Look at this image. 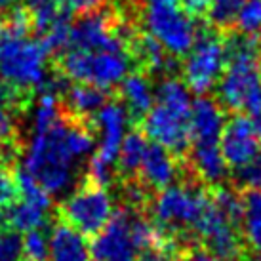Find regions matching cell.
<instances>
[{
	"label": "cell",
	"instance_id": "1",
	"mask_svg": "<svg viewBox=\"0 0 261 261\" xmlns=\"http://www.w3.org/2000/svg\"><path fill=\"white\" fill-rule=\"evenodd\" d=\"M33 21L27 8H12L0 17V80L23 94L44 88L48 54L31 38Z\"/></svg>",
	"mask_w": 261,
	"mask_h": 261
},
{
	"label": "cell",
	"instance_id": "2",
	"mask_svg": "<svg viewBox=\"0 0 261 261\" xmlns=\"http://www.w3.org/2000/svg\"><path fill=\"white\" fill-rule=\"evenodd\" d=\"M225 67L218 95L225 109L261 115V46L252 35L234 33L225 38Z\"/></svg>",
	"mask_w": 261,
	"mask_h": 261
},
{
	"label": "cell",
	"instance_id": "3",
	"mask_svg": "<svg viewBox=\"0 0 261 261\" xmlns=\"http://www.w3.org/2000/svg\"><path fill=\"white\" fill-rule=\"evenodd\" d=\"M191 94L185 82L177 79H164L154 92V103L143 116V134L152 143L164 147L172 154H183L191 147L189 116Z\"/></svg>",
	"mask_w": 261,
	"mask_h": 261
},
{
	"label": "cell",
	"instance_id": "4",
	"mask_svg": "<svg viewBox=\"0 0 261 261\" xmlns=\"http://www.w3.org/2000/svg\"><path fill=\"white\" fill-rule=\"evenodd\" d=\"M73 164L74 159L67 147V122L63 116L48 130L33 132L21 168L50 195H61L71 187Z\"/></svg>",
	"mask_w": 261,
	"mask_h": 261
},
{
	"label": "cell",
	"instance_id": "5",
	"mask_svg": "<svg viewBox=\"0 0 261 261\" xmlns=\"http://www.w3.org/2000/svg\"><path fill=\"white\" fill-rule=\"evenodd\" d=\"M130 56L124 50H74L61 54V71L69 80L101 90L118 86L130 71Z\"/></svg>",
	"mask_w": 261,
	"mask_h": 261
},
{
	"label": "cell",
	"instance_id": "6",
	"mask_svg": "<svg viewBox=\"0 0 261 261\" xmlns=\"http://www.w3.org/2000/svg\"><path fill=\"white\" fill-rule=\"evenodd\" d=\"M143 19L149 35L156 38L170 56H185L196 38L195 23L179 0H143Z\"/></svg>",
	"mask_w": 261,
	"mask_h": 261
},
{
	"label": "cell",
	"instance_id": "7",
	"mask_svg": "<svg viewBox=\"0 0 261 261\" xmlns=\"http://www.w3.org/2000/svg\"><path fill=\"white\" fill-rule=\"evenodd\" d=\"M210 200V195L196 185H168L160 189L152 202V219L160 232L170 237V231H181L185 227H195L196 219Z\"/></svg>",
	"mask_w": 261,
	"mask_h": 261
},
{
	"label": "cell",
	"instance_id": "8",
	"mask_svg": "<svg viewBox=\"0 0 261 261\" xmlns=\"http://www.w3.org/2000/svg\"><path fill=\"white\" fill-rule=\"evenodd\" d=\"M113 198L107 187L94 181L82 183L63 200L61 218L84 237H94L113 218Z\"/></svg>",
	"mask_w": 261,
	"mask_h": 261
},
{
	"label": "cell",
	"instance_id": "9",
	"mask_svg": "<svg viewBox=\"0 0 261 261\" xmlns=\"http://www.w3.org/2000/svg\"><path fill=\"white\" fill-rule=\"evenodd\" d=\"M225 67V42L214 31L196 35L191 50L185 54L183 82L198 95L208 94L218 84Z\"/></svg>",
	"mask_w": 261,
	"mask_h": 261
},
{
	"label": "cell",
	"instance_id": "10",
	"mask_svg": "<svg viewBox=\"0 0 261 261\" xmlns=\"http://www.w3.org/2000/svg\"><path fill=\"white\" fill-rule=\"evenodd\" d=\"M124 31H130L120 17L107 12H90L82 14L79 21L71 25L69 48L74 50H126V38H134Z\"/></svg>",
	"mask_w": 261,
	"mask_h": 261
},
{
	"label": "cell",
	"instance_id": "11",
	"mask_svg": "<svg viewBox=\"0 0 261 261\" xmlns=\"http://www.w3.org/2000/svg\"><path fill=\"white\" fill-rule=\"evenodd\" d=\"M132 216L128 208H120L109 223L94 234L90 244L92 261H138L139 248L132 237Z\"/></svg>",
	"mask_w": 261,
	"mask_h": 261
},
{
	"label": "cell",
	"instance_id": "12",
	"mask_svg": "<svg viewBox=\"0 0 261 261\" xmlns=\"http://www.w3.org/2000/svg\"><path fill=\"white\" fill-rule=\"evenodd\" d=\"M193 231L200 237L204 248L212 254L219 255L227 261L239 259L242 254V240L237 231V223L219 210L216 204L208 200L200 218L196 219Z\"/></svg>",
	"mask_w": 261,
	"mask_h": 261
},
{
	"label": "cell",
	"instance_id": "13",
	"mask_svg": "<svg viewBox=\"0 0 261 261\" xmlns=\"http://www.w3.org/2000/svg\"><path fill=\"white\" fill-rule=\"evenodd\" d=\"M219 151L227 166L239 168L261 152V138L257 136L252 118L246 115L232 116L225 122L219 138Z\"/></svg>",
	"mask_w": 261,
	"mask_h": 261
},
{
	"label": "cell",
	"instance_id": "14",
	"mask_svg": "<svg viewBox=\"0 0 261 261\" xmlns=\"http://www.w3.org/2000/svg\"><path fill=\"white\" fill-rule=\"evenodd\" d=\"M128 120L130 116L122 103L105 101V105L95 113V130L99 134V141L97 149L90 156L101 160L107 166H115L118 149L122 145L124 136L128 134Z\"/></svg>",
	"mask_w": 261,
	"mask_h": 261
},
{
	"label": "cell",
	"instance_id": "15",
	"mask_svg": "<svg viewBox=\"0 0 261 261\" xmlns=\"http://www.w3.org/2000/svg\"><path fill=\"white\" fill-rule=\"evenodd\" d=\"M223 126L225 115L218 101L204 95L193 101L189 116L191 145H219Z\"/></svg>",
	"mask_w": 261,
	"mask_h": 261
},
{
	"label": "cell",
	"instance_id": "16",
	"mask_svg": "<svg viewBox=\"0 0 261 261\" xmlns=\"http://www.w3.org/2000/svg\"><path fill=\"white\" fill-rule=\"evenodd\" d=\"M138 174L141 177L143 187L160 191V189L172 185L177 177L175 156L170 151H166L164 147L156 145V143H149Z\"/></svg>",
	"mask_w": 261,
	"mask_h": 261
},
{
	"label": "cell",
	"instance_id": "17",
	"mask_svg": "<svg viewBox=\"0 0 261 261\" xmlns=\"http://www.w3.org/2000/svg\"><path fill=\"white\" fill-rule=\"evenodd\" d=\"M48 261H92L86 237L65 221L54 225L48 237Z\"/></svg>",
	"mask_w": 261,
	"mask_h": 261
},
{
	"label": "cell",
	"instance_id": "18",
	"mask_svg": "<svg viewBox=\"0 0 261 261\" xmlns=\"http://www.w3.org/2000/svg\"><path fill=\"white\" fill-rule=\"evenodd\" d=\"M118 86H120V97L128 116L134 122L143 120V116L149 113L154 103V90H152L151 80L143 73L136 71L132 74H126Z\"/></svg>",
	"mask_w": 261,
	"mask_h": 261
},
{
	"label": "cell",
	"instance_id": "19",
	"mask_svg": "<svg viewBox=\"0 0 261 261\" xmlns=\"http://www.w3.org/2000/svg\"><path fill=\"white\" fill-rule=\"evenodd\" d=\"M130 44V58L138 59V63L147 73H168L174 67L166 48L152 35H134Z\"/></svg>",
	"mask_w": 261,
	"mask_h": 261
},
{
	"label": "cell",
	"instance_id": "20",
	"mask_svg": "<svg viewBox=\"0 0 261 261\" xmlns=\"http://www.w3.org/2000/svg\"><path fill=\"white\" fill-rule=\"evenodd\" d=\"M25 8L31 15L33 27L38 31V37L61 25H71V12L63 0H27Z\"/></svg>",
	"mask_w": 261,
	"mask_h": 261
},
{
	"label": "cell",
	"instance_id": "21",
	"mask_svg": "<svg viewBox=\"0 0 261 261\" xmlns=\"http://www.w3.org/2000/svg\"><path fill=\"white\" fill-rule=\"evenodd\" d=\"M191 162L196 174L200 175V179L210 185H221L229 172L219 145H193Z\"/></svg>",
	"mask_w": 261,
	"mask_h": 261
},
{
	"label": "cell",
	"instance_id": "22",
	"mask_svg": "<svg viewBox=\"0 0 261 261\" xmlns=\"http://www.w3.org/2000/svg\"><path fill=\"white\" fill-rule=\"evenodd\" d=\"M107 101L105 90L92 84H74L65 90V103L74 118H92Z\"/></svg>",
	"mask_w": 261,
	"mask_h": 261
},
{
	"label": "cell",
	"instance_id": "23",
	"mask_svg": "<svg viewBox=\"0 0 261 261\" xmlns=\"http://www.w3.org/2000/svg\"><path fill=\"white\" fill-rule=\"evenodd\" d=\"M147 145H149V141H147L145 134H141L138 130L128 132L122 139V145L118 149V156L115 162L116 172L124 177L138 175L143 156H145Z\"/></svg>",
	"mask_w": 261,
	"mask_h": 261
},
{
	"label": "cell",
	"instance_id": "24",
	"mask_svg": "<svg viewBox=\"0 0 261 261\" xmlns=\"http://www.w3.org/2000/svg\"><path fill=\"white\" fill-rule=\"evenodd\" d=\"M46 214H48V210H44L42 206L17 198L12 206H8L6 221L12 227V231L27 232L35 231V229H42V225L46 223Z\"/></svg>",
	"mask_w": 261,
	"mask_h": 261
},
{
	"label": "cell",
	"instance_id": "25",
	"mask_svg": "<svg viewBox=\"0 0 261 261\" xmlns=\"http://www.w3.org/2000/svg\"><path fill=\"white\" fill-rule=\"evenodd\" d=\"M67 147L74 160H82L92 154L95 147L94 130L82 122H67Z\"/></svg>",
	"mask_w": 261,
	"mask_h": 261
},
{
	"label": "cell",
	"instance_id": "26",
	"mask_svg": "<svg viewBox=\"0 0 261 261\" xmlns=\"http://www.w3.org/2000/svg\"><path fill=\"white\" fill-rule=\"evenodd\" d=\"M244 0H210V6L206 10L208 21L219 31L231 29L237 23V15L240 12Z\"/></svg>",
	"mask_w": 261,
	"mask_h": 261
},
{
	"label": "cell",
	"instance_id": "27",
	"mask_svg": "<svg viewBox=\"0 0 261 261\" xmlns=\"http://www.w3.org/2000/svg\"><path fill=\"white\" fill-rule=\"evenodd\" d=\"M50 246H48V234L40 229L27 231L21 239V255L23 261H48Z\"/></svg>",
	"mask_w": 261,
	"mask_h": 261
},
{
	"label": "cell",
	"instance_id": "28",
	"mask_svg": "<svg viewBox=\"0 0 261 261\" xmlns=\"http://www.w3.org/2000/svg\"><path fill=\"white\" fill-rule=\"evenodd\" d=\"M210 198H212V202L216 204L219 210L231 219L232 223H240L242 212H244V204H242V198H240L232 189L218 187L210 195Z\"/></svg>",
	"mask_w": 261,
	"mask_h": 261
},
{
	"label": "cell",
	"instance_id": "29",
	"mask_svg": "<svg viewBox=\"0 0 261 261\" xmlns=\"http://www.w3.org/2000/svg\"><path fill=\"white\" fill-rule=\"evenodd\" d=\"M234 25H239L240 33L244 35L255 37L261 33V0H244Z\"/></svg>",
	"mask_w": 261,
	"mask_h": 261
},
{
	"label": "cell",
	"instance_id": "30",
	"mask_svg": "<svg viewBox=\"0 0 261 261\" xmlns=\"http://www.w3.org/2000/svg\"><path fill=\"white\" fill-rule=\"evenodd\" d=\"M234 183L237 187L246 191L261 189V152L250 162L234 168Z\"/></svg>",
	"mask_w": 261,
	"mask_h": 261
},
{
	"label": "cell",
	"instance_id": "31",
	"mask_svg": "<svg viewBox=\"0 0 261 261\" xmlns=\"http://www.w3.org/2000/svg\"><path fill=\"white\" fill-rule=\"evenodd\" d=\"M242 232L244 240L252 252L261 255V212L244 210L242 212Z\"/></svg>",
	"mask_w": 261,
	"mask_h": 261
},
{
	"label": "cell",
	"instance_id": "32",
	"mask_svg": "<svg viewBox=\"0 0 261 261\" xmlns=\"http://www.w3.org/2000/svg\"><path fill=\"white\" fill-rule=\"evenodd\" d=\"M19 198V189L15 181V174L0 162V206L8 208Z\"/></svg>",
	"mask_w": 261,
	"mask_h": 261
},
{
	"label": "cell",
	"instance_id": "33",
	"mask_svg": "<svg viewBox=\"0 0 261 261\" xmlns=\"http://www.w3.org/2000/svg\"><path fill=\"white\" fill-rule=\"evenodd\" d=\"M0 261H23L21 237L15 231H0Z\"/></svg>",
	"mask_w": 261,
	"mask_h": 261
},
{
	"label": "cell",
	"instance_id": "34",
	"mask_svg": "<svg viewBox=\"0 0 261 261\" xmlns=\"http://www.w3.org/2000/svg\"><path fill=\"white\" fill-rule=\"evenodd\" d=\"M15 111L17 109L0 103V143H10V141H14L15 132H17Z\"/></svg>",
	"mask_w": 261,
	"mask_h": 261
},
{
	"label": "cell",
	"instance_id": "35",
	"mask_svg": "<svg viewBox=\"0 0 261 261\" xmlns=\"http://www.w3.org/2000/svg\"><path fill=\"white\" fill-rule=\"evenodd\" d=\"M69 12H76V14H90V12H97L101 10L109 0H63Z\"/></svg>",
	"mask_w": 261,
	"mask_h": 261
},
{
	"label": "cell",
	"instance_id": "36",
	"mask_svg": "<svg viewBox=\"0 0 261 261\" xmlns=\"http://www.w3.org/2000/svg\"><path fill=\"white\" fill-rule=\"evenodd\" d=\"M181 8L187 12L191 17L193 15H204L210 6V0H179Z\"/></svg>",
	"mask_w": 261,
	"mask_h": 261
},
{
	"label": "cell",
	"instance_id": "37",
	"mask_svg": "<svg viewBox=\"0 0 261 261\" xmlns=\"http://www.w3.org/2000/svg\"><path fill=\"white\" fill-rule=\"evenodd\" d=\"M138 261H177L172 255V252L160 250V248H152V250H145V254L138 257Z\"/></svg>",
	"mask_w": 261,
	"mask_h": 261
},
{
	"label": "cell",
	"instance_id": "38",
	"mask_svg": "<svg viewBox=\"0 0 261 261\" xmlns=\"http://www.w3.org/2000/svg\"><path fill=\"white\" fill-rule=\"evenodd\" d=\"M185 261H227L223 257H219V255L212 254L208 252L206 248L204 250H195V252H191V254L185 257Z\"/></svg>",
	"mask_w": 261,
	"mask_h": 261
},
{
	"label": "cell",
	"instance_id": "39",
	"mask_svg": "<svg viewBox=\"0 0 261 261\" xmlns=\"http://www.w3.org/2000/svg\"><path fill=\"white\" fill-rule=\"evenodd\" d=\"M15 4V0H0V15L6 14L8 10H12Z\"/></svg>",
	"mask_w": 261,
	"mask_h": 261
},
{
	"label": "cell",
	"instance_id": "40",
	"mask_svg": "<svg viewBox=\"0 0 261 261\" xmlns=\"http://www.w3.org/2000/svg\"><path fill=\"white\" fill-rule=\"evenodd\" d=\"M4 223H6V214H4V208L0 206V231L4 229Z\"/></svg>",
	"mask_w": 261,
	"mask_h": 261
}]
</instances>
